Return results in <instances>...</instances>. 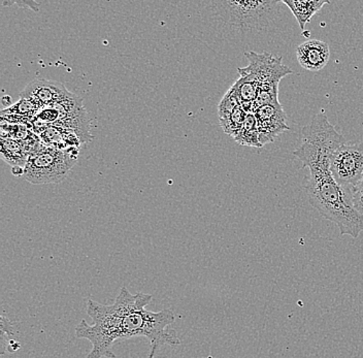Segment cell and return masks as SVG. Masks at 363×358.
Instances as JSON below:
<instances>
[{"mask_svg": "<svg viewBox=\"0 0 363 358\" xmlns=\"http://www.w3.org/2000/svg\"><path fill=\"white\" fill-rule=\"evenodd\" d=\"M151 294H131L126 287L120 289L112 305L87 301V314L93 324L82 320L76 328L78 339L88 340L92 350L87 358H116L113 347L116 342L133 337H146L150 341L149 358L155 357L161 346L176 347L182 341L172 328L176 316L170 309L159 312L147 310Z\"/></svg>", "mask_w": 363, "mask_h": 358, "instance_id": "6da1fadb", "label": "cell"}, {"mask_svg": "<svg viewBox=\"0 0 363 358\" xmlns=\"http://www.w3.org/2000/svg\"><path fill=\"white\" fill-rule=\"evenodd\" d=\"M308 201L324 218L339 228L340 235L357 239L363 231V216L354 208L350 187L340 185L330 172L310 173L306 185Z\"/></svg>", "mask_w": 363, "mask_h": 358, "instance_id": "7a4b0ae2", "label": "cell"}, {"mask_svg": "<svg viewBox=\"0 0 363 358\" xmlns=\"http://www.w3.org/2000/svg\"><path fill=\"white\" fill-rule=\"evenodd\" d=\"M335 126L329 122L325 113H319L301 130V145L294 152L303 167L313 172L329 171L335 152L346 144Z\"/></svg>", "mask_w": 363, "mask_h": 358, "instance_id": "3957f363", "label": "cell"}, {"mask_svg": "<svg viewBox=\"0 0 363 358\" xmlns=\"http://www.w3.org/2000/svg\"><path fill=\"white\" fill-rule=\"evenodd\" d=\"M77 148L59 150L43 144L27 160L24 178L34 185L57 184L68 176L77 162Z\"/></svg>", "mask_w": 363, "mask_h": 358, "instance_id": "277c9868", "label": "cell"}, {"mask_svg": "<svg viewBox=\"0 0 363 358\" xmlns=\"http://www.w3.org/2000/svg\"><path fill=\"white\" fill-rule=\"evenodd\" d=\"M282 1H233L224 2L229 13V20L242 30L262 28L272 19L277 6Z\"/></svg>", "mask_w": 363, "mask_h": 358, "instance_id": "5b68a950", "label": "cell"}, {"mask_svg": "<svg viewBox=\"0 0 363 358\" xmlns=\"http://www.w3.org/2000/svg\"><path fill=\"white\" fill-rule=\"evenodd\" d=\"M245 56L248 59V67L238 69V74L255 82L258 89L262 86H279L283 78L292 74V70L283 65L282 57H274L267 52L258 54L252 51L245 53Z\"/></svg>", "mask_w": 363, "mask_h": 358, "instance_id": "8992f818", "label": "cell"}, {"mask_svg": "<svg viewBox=\"0 0 363 358\" xmlns=\"http://www.w3.org/2000/svg\"><path fill=\"white\" fill-rule=\"evenodd\" d=\"M333 178L345 187H353L363 176V144L342 145L331 158L329 167Z\"/></svg>", "mask_w": 363, "mask_h": 358, "instance_id": "52a82bcc", "label": "cell"}, {"mask_svg": "<svg viewBox=\"0 0 363 358\" xmlns=\"http://www.w3.org/2000/svg\"><path fill=\"white\" fill-rule=\"evenodd\" d=\"M52 106L59 113L58 122L54 126L72 131L81 142H90L93 139L90 133L89 117L84 108L83 101L76 94L68 91Z\"/></svg>", "mask_w": 363, "mask_h": 358, "instance_id": "ba28073f", "label": "cell"}, {"mask_svg": "<svg viewBox=\"0 0 363 358\" xmlns=\"http://www.w3.org/2000/svg\"><path fill=\"white\" fill-rule=\"evenodd\" d=\"M259 130V142L262 146L274 142L279 135L289 130L287 125V117L283 110L282 104H269L263 106L254 112Z\"/></svg>", "mask_w": 363, "mask_h": 358, "instance_id": "9c48e42d", "label": "cell"}, {"mask_svg": "<svg viewBox=\"0 0 363 358\" xmlns=\"http://www.w3.org/2000/svg\"><path fill=\"white\" fill-rule=\"evenodd\" d=\"M67 92V87L58 82L35 79L20 93V97L33 99L40 108H44L53 106Z\"/></svg>", "mask_w": 363, "mask_h": 358, "instance_id": "30bf717a", "label": "cell"}, {"mask_svg": "<svg viewBox=\"0 0 363 358\" xmlns=\"http://www.w3.org/2000/svg\"><path fill=\"white\" fill-rule=\"evenodd\" d=\"M297 61L303 69L319 72L328 65L330 50L325 42L310 40L297 47Z\"/></svg>", "mask_w": 363, "mask_h": 358, "instance_id": "8fae6325", "label": "cell"}, {"mask_svg": "<svg viewBox=\"0 0 363 358\" xmlns=\"http://www.w3.org/2000/svg\"><path fill=\"white\" fill-rule=\"evenodd\" d=\"M283 4L287 6L294 13L297 23L301 30H305L306 23L311 21L313 17L325 4H330L328 0H311V1H294V0H284Z\"/></svg>", "mask_w": 363, "mask_h": 358, "instance_id": "7c38bea8", "label": "cell"}, {"mask_svg": "<svg viewBox=\"0 0 363 358\" xmlns=\"http://www.w3.org/2000/svg\"><path fill=\"white\" fill-rule=\"evenodd\" d=\"M0 155L13 167H23L25 169L29 155L25 151L21 142L13 139H1L0 140Z\"/></svg>", "mask_w": 363, "mask_h": 358, "instance_id": "4fadbf2b", "label": "cell"}, {"mask_svg": "<svg viewBox=\"0 0 363 358\" xmlns=\"http://www.w3.org/2000/svg\"><path fill=\"white\" fill-rule=\"evenodd\" d=\"M238 144L242 146L253 147V148H262L259 142V130H258L257 120L255 114H248L246 121L242 129L233 138Z\"/></svg>", "mask_w": 363, "mask_h": 358, "instance_id": "5bb4252c", "label": "cell"}, {"mask_svg": "<svg viewBox=\"0 0 363 358\" xmlns=\"http://www.w3.org/2000/svg\"><path fill=\"white\" fill-rule=\"evenodd\" d=\"M40 110H42V108L35 101H33V99L20 97L17 103L13 104V106H6V108H4L0 115L17 116V117L33 120Z\"/></svg>", "mask_w": 363, "mask_h": 358, "instance_id": "9a60e30c", "label": "cell"}, {"mask_svg": "<svg viewBox=\"0 0 363 358\" xmlns=\"http://www.w3.org/2000/svg\"><path fill=\"white\" fill-rule=\"evenodd\" d=\"M233 86L237 90L240 104H254V101L257 99V84L252 81L249 77L240 76V79Z\"/></svg>", "mask_w": 363, "mask_h": 358, "instance_id": "2e32d148", "label": "cell"}, {"mask_svg": "<svg viewBox=\"0 0 363 358\" xmlns=\"http://www.w3.org/2000/svg\"><path fill=\"white\" fill-rule=\"evenodd\" d=\"M247 116H248V114L245 112L244 108L240 106H238V108H235V110L233 111L228 117L225 118V119L219 120L224 133L230 135V137H235L238 131L242 129V125H244L245 121H246L247 119Z\"/></svg>", "mask_w": 363, "mask_h": 358, "instance_id": "e0dca14e", "label": "cell"}, {"mask_svg": "<svg viewBox=\"0 0 363 358\" xmlns=\"http://www.w3.org/2000/svg\"><path fill=\"white\" fill-rule=\"evenodd\" d=\"M240 104H240V99L238 97L237 90L235 89L233 86H231L230 89L226 92L222 101H220L219 106H218L219 120L225 119L235 108L240 106Z\"/></svg>", "mask_w": 363, "mask_h": 358, "instance_id": "ac0fdd59", "label": "cell"}, {"mask_svg": "<svg viewBox=\"0 0 363 358\" xmlns=\"http://www.w3.org/2000/svg\"><path fill=\"white\" fill-rule=\"evenodd\" d=\"M13 325L8 317L1 315L0 317V348H1V355L6 353L8 350V347L10 345L13 339Z\"/></svg>", "mask_w": 363, "mask_h": 358, "instance_id": "d6986e66", "label": "cell"}, {"mask_svg": "<svg viewBox=\"0 0 363 358\" xmlns=\"http://www.w3.org/2000/svg\"><path fill=\"white\" fill-rule=\"evenodd\" d=\"M354 208L363 216V176L362 180L351 188Z\"/></svg>", "mask_w": 363, "mask_h": 358, "instance_id": "ffe728a7", "label": "cell"}]
</instances>
